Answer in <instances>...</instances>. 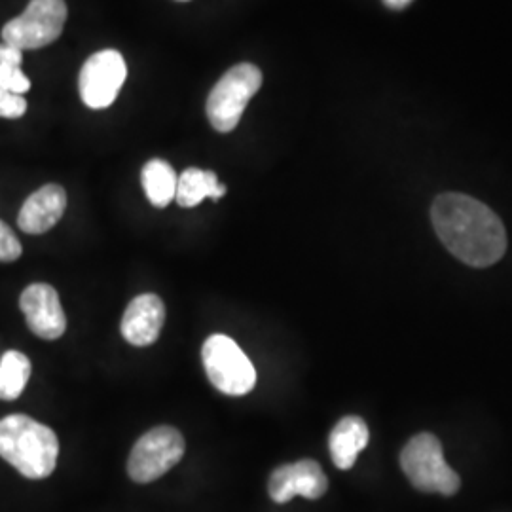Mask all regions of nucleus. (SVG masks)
Masks as SVG:
<instances>
[{
	"label": "nucleus",
	"mask_w": 512,
	"mask_h": 512,
	"mask_svg": "<svg viewBox=\"0 0 512 512\" xmlns=\"http://www.w3.org/2000/svg\"><path fill=\"white\" fill-rule=\"evenodd\" d=\"M431 220L444 247L473 268H488L507 251V230L494 211L465 194H440Z\"/></svg>",
	"instance_id": "f257e3e1"
},
{
	"label": "nucleus",
	"mask_w": 512,
	"mask_h": 512,
	"mask_svg": "<svg viewBox=\"0 0 512 512\" xmlns=\"http://www.w3.org/2000/svg\"><path fill=\"white\" fill-rule=\"evenodd\" d=\"M57 456L59 440L48 425L23 414L0 420V458L16 467L19 475L46 478L54 473Z\"/></svg>",
	"instance_id": "f03ea898"
},
{
	"label": "nucleus",
	"mask_w": 512,
	"mask_h": 512,
	"mask_svg": "<svg viewBox=\"0 0 512 512\" xmlns=\"http://www.w3.org/2000/svg\"><path fill=\"white\" fill-rule=\"evenodd\" d=\"M401 467L412 486L427 494H458L461 480L446 463L440 440L431 433H420L406 442Z\"/></svg>",
	"instance_id": "7ed1b4c3"
},
{
	"label": "nucleus",
	"mask_w": 512,
	"mask_h": 512,
	"mask_svg": "<svg viewBox=\"0 0 512 512\" xmlns=\"http://www.w3.org/2000/svg\"><path fill=\"white\" fill-rule=\"evenodd\" d=\"M202 361L209 382L220 393L230 397H243L255 389V366L230 336H209L203 344Z\"/></svg>",
	"instance_id": "20e7f679"
},
{
	"label": "nucleus",
	"mask_w": 512,
	"mask_h": 512,
	"mask_svg": "<svg viewBox=\"0 0 512 512\" xmlns=\"http://www.w3.org/2000/svg\"><path fill=\"white\" fill-rule=\"evenodd\" d=\"M262 86V73L253 63H239L220 78L207 97V116L220 133L238 128L241 114Z\"/></svg>",
	"instance_id": "39448f33"
},
{
	"label": "nucleus",
	"mask_w": 512,
	"mask_h": 512,
	"mask_svg": "<svg viewBox=\"0 0 512 512\" xmlns=\"http://www.w3.org/2000/svg\"><path fill=\"white\" fill-rule=\"evenodd\" d=\"M65 0H31L25 12L2 29V40L18 50H38L61 37L67 21Z\"/></svg>",
	"instance_id": "423d86ee"
},
{
	"label": "nucleus",
	"mask_w": 512,
	"mask_h": 512,
	"mask_svg": "<svg viewBox=\"0 0 512 512\" xmlns=\"http://www.w3.org/2000/svg\"><path fill=\"white\" fill-rule=\"evenodd\" d=\"M183 435L169 425L154 427L133 446L128 459L131 480L148 484L173 469L184 456Z\"/></svg>",
	"instance_id": "0eeeda50"
},
{
	"label": "nucleus",
	"mask_w": 512,
	"mask_h": 512,
	"mask_svg": "<svg viewBox=\"0 0 512 512\" xmlns=\"http://www.w3.org/2000/svg\"><path fill=\"white\" fill-rule=\"evenodd\" d=\"M128 76L126 61L116 50L93 54L80 71L78 90L84 105L99 110L110 107L122 90Z\"/></svg>",
	"instance_id": "6e6552de"
},
{
	"label": "nucleus",
	"mask_w": 512,
	"mask_h": 512,
	"mask_svg": "<svg viewBox=\"0 0 512 512\" xmlns=\"http://www.w3.org/2000/svg\"><path fill=\"white\" fill-rule=\"evenodd\" d=\"M327 490V475L313 459H300L296 463L277 467L268 482V494L279 505L289 503L296 495H302L306 499H319L327 494Z\"/></svg>",
	"instance_id": "1a4fd4ad"
},
{
	"label": "nucleus",
	"mask_w": 512,
	"mask_h": 512,
	"mask_svg": "<svg viewBox=\"0 0 512 512\" xmlns=\"http://www.w3.org/2000/svg\"><path fill=\"white\" fill-rule=\"evenodd\" d=\"M19 308L33 334L44 340H57L67 329V317L59 294L52 285L33 283L19 296Z\"/></svg>",
	"instance_id": "9d476101"
},
{
	"label": "nucleus",
	"mask_w": 512,
	"mask_h": 512,
	"mask_svg": "<svg viewBox=\"0 0 512 512\" xmlns=\"http://www.w3.org/2000/svg\"><path fill=\"white\" fill-rule=\"evenodd\" d=\"M164 321L165 306L162 298L152 293L139 294L129 302L120 329L131 346L147 348L158 340Z\"/></svg>",
	"instance_id": "9b49d317"
},
{
	"label": "nucleus",
	"mask_w": 512,
	"mask_h": 512,
	"mask_svg": "<svg viewBox=\"0 0 512 512\" xmlns=\"http://www.w3.org/2000/svg\"><path fill=\"white\" fill-rule=\"evenodd\" d=\"M67 209V194L59 184H46L27 198L19 211L18 226L31 236L46 234Z\"/></svg>",
	"instance_id": "f8f14e48"
},
{
	"label": "nucleus",
	"mask_w": 512,
	"mask_h": 512,
	"mask_svg": "<svg viewBox=\"0 0 512 512\" xmlns=\"http://www.w3.org/2000/svg\"><path fill=\"white\" fill-rule=\"evenodd\" d=\"M370 439L368 425L359 416H346L336 423L329 437L330 458L342 471H348Z\"/></svg>",
	"instance_id": "ddd939ff"
},
{
	"label": "nucleus",
	"mask_w": 512,
	"mask_h": 512,
	"mask_svg": "<svg viewBox=\"0 0 512 512\" xmlns=\"http://www.w3.org/2000/svg\"><path fill=\"white\" fill-rule=\"evenodd\" d=\"M226 194V186L220 183L215 171L190 167L184 169L177 181L175 200L181 207H196L205 200H220Z\"/></svg>",
	"instance_id": "4468645a"
},
{
	"label": "nucleus",
	"mask_w": 512,
	"mask_h": 512,
	"mask_svg": "<svg viewBox=\"0 0 512 512\" xmlns=\"http://www.w3.org/2000/svg\"><path fill=\"white\" fill-rule=\"evenodd\" d=\"M143 188L147 192L148 202L154 207H167L177 194V173L165 160H150L141 173Z\"/></svg>",
	"instance_id": "2eb2a0df"
},
{
	"label": "nucleus",
	"mask_w": 512,
	"mask_h": 512,
	"mask_svg": "<svg viewBox=\"0 0 512 512\" xmlns=\"http://www.w3.org/2000/svg\"><path fill=\"white\" fill-rule=\"evenodd\" d=\"M31 378V361L21 351H6L0 359V399L16 401Z\"/></svg>",
	"instance_id": "dca6fc26"
},
{
	"label": "nucleus",
	"mask_w": 512,
	"mask_h": 512,
	"mask_svg": "<svg viewBox=\"0 0 512 512\" xmlns=\"http://www.w3.org/2000/svg\"><path fill=\"white\" fill-rule=\"evenodd\" d=\"M0 88L6 92L23 95L31 90V80L21 73V67L0 63Z\"/></svg>",
	"instance_id": "f3484780"
},
{
	"label": "nucleus",
	"mask_w": 512,
	"mask_h": 512,
	"mask_svg": "<svg viewBox=\"0 0 512 512\" xmlns=\"http://www.w3.org/2000/svg\"><path fill=\"white\" fill-rule=\"evenodd\" d=\"M23 253V247L19 243L18 236L12 232V228L0 220V262H14Z\"/></svg>",
	"instance_id": "a211bd4d"
},
{
	"label": "nucleus",
	"mask_w": 512,
	"mask_h": 512,
	"mask_svg": "<svg viewBox=\"0 0 512 512\" xmlns=\"http://www.w3.org/2000/svg\"><path fill=\"white\" fill-rule=\"evenodd\" d=\"M27 112L23 95L6 92L0 88V118H21Z\"/></svg>",
	"instance_id": "6ab92c4d"
},
{
	"label": "nucleus",
	"mask_w": 512,
	"mask_h": 512,
	"mask_svg": "<svg viewBox=\"0 0 512 512\" xmlns=\"http://www.w3.org/2000/svg\"><path fill=\"white\" fill-rule=\"evenodd\" d=\"M21 61H23V52L14 48V46H8V44H0V63L2 65H16L21 67Z\"/></svg>",
	"instance_id": "aec40b11"
},
{
	"label": "nucleus",
	"mask_w": 512,
	"mask_h": 512,
	"mask_svg": "<svg viewBox=\"0 0 512 512\" xmlns=\"http://www.w3.org/2000/svg\"><path fill=\"white\" fill-rule=\"evenodd\" d=\"M414 0H384L385 6L391 10H404L406 6H410Z\"/></svg>",
	"instance_id": "412c9836"
},
{
	"label": "nucleus",
	"mask_w": 512,
	"mask_h": 512,
	"mask_svg": "<svg viewBox=\"0 0 512 512\" xmlns=\"http://www.w3.org/2000/svg\"><path fill=\"white\" fill-rule=\"evenodd\" d=\"M181 2H184V0H181Z\"/></svg>",
	"instance_id": "4be33fe9"
}]
</instances>
